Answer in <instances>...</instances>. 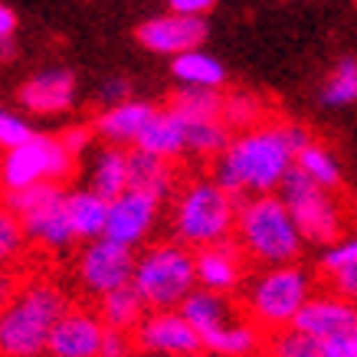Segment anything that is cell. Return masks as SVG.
I'll return each instance as SVG.
<instances>
[{"label": "cell", "mask_w": 357, "mask_h": 357, "mask_svg": "<svg viewBox=\"0 0 357 357\" xmlns=\"http://www.w3.org/2000/svg\"><path fill=\"white\" fill-rule=\"evenodd\" d=\"M131 266H135L131 246H121V243H112V239L98 236L79 256V279L86 285V292L102 298L105 292L131 282Z\"/></svg>", "instance_id": "cell-11"}, {"label": "cell", "mask_w": 357, "mask_h": 357, "mask_svg": "<svg viewBox=\"0 0 357 357\" xmlns=\"http://www.w3.org/2000/svg\"><path fill=\"white\" fill-rule=\"evenodd\" d=\"M98 197H119L121 190H128V164H125V151L119 144H109L105 151H98L96 164H92V187Z\"/></svg>", "instance_id": "cell-26"}, {"label": "cell", "mask_w": 357, "mask_h": 357, "mask_svg": "<svg viewBox=\"0 0 357 357\" xmlns=\"http://www.w3.org/2000/svg\"><path fill=\"white\" fill-rule=\"evenodd\" d=\"M295 167L305 174V177H312L314 184L328 187V190H337L341 187V164H337V158L328 148H321V144H305V148H298L295 151Z\"/></svg>", "instance_id": "cell-28"}, {"label": "cell", "mask_w": 357, "mask_h": 357, "mask_svg": "<svg viewBox=\"0 0 357 357\" xmlns=\"http://www.w3.org/2000/svg\"><path fill=\"white\" fill-rule=\"evenodd\" d=\"M158 210H161V197L148 194V190H131V187L121 190L119 197L109 200L102 239H112L121 246H138L158 223Z\"/></svg>", "instance_id": "cell-10"}, {"label": "cell", "mask_w": 357, "mask_h": 357, "mask_svg": "<svg viewBox=\"0 0 357 357\" xmlns=\"http://www.w3.org/2000/svg\"><path fill=\"white\" fill-rule=\"evenodd\" d=\"M109 200L98 197L96 190H73L66 194V220L76 239H98L105 227Z\"/></svg>", "instance_id": "cell-21"}, {"label": "cell", "mask_w": 357, "mask_h": 357, "mask_svg": "<svg viewBox=\"0 0 357 357\" xmlns=\"http://www.w3.org/2000/svg\"><path fill=\"white\" fill-rule=\"evenodd\" d=\"M69 308L53 282H30L0 305V354L36 357L46 351V337L56 318Z\"/></svg>", "instance_id": "cell-3"}, {"label": "cell", "mask_w": 357, "mask_h": 357, "mask_svg": "<svg viewBox=\"0 0 357 357\" xmlns=\"http://www.w3.org/2000/svg\"><path fill=\"white\" fill-rule=\"evenodd\" d=\"M266 351H269V357H321V341L289 325L279 331H269Z\"/></svg>", "instance_id": "cell-31"}, {"label": "cell", "mask_w": 357, "mask_h": 357, "mask_svg": "<svg viewBox=\"0 0 357 357\" xmlns=\"http://www.w3.org/2000/svg\"><path fill=\"white\" fill-rule=\"evenodd\" d=\"M184 138L187 151L217 158L229 144V128L223 125V119H184Z\"/></svg>", "instance_id": "cell-29"}, {"label": "cell", "mask_w": 357, "mask_h": 357, "mask_svg": "<svg viewBox=\"0 0 357 357\" xmlns=\"http://www.w3.org/2000/svg\"><path fill=\"white\" fill-rule=\"evenodd\" d=\"M23 246H26V236H23V227L17 213L0 200V266H10L23 256Z\"/></svg>", "instance_id": "cell-33"}, {"label": "cell", "mask_w": 357, "mask_h": 357, "mask_svg": "<svg viewBox=\"0 0 357 357\" xmlns=\"http://www.w3.org/2000/svg\"><path fill=\"white\" fill-rule=\"evenodd\" d=\"M131 285L138 289L144 305L154 308V312L177 308L181 298L197 285L194 256L177 243H158V246L144 249L135 259Z\"/></svg>", "instance_id": "cell-5"}, {"label": "cell", "mask_w": 357, "mask_h": 357, "mask_svg": "<svg viewBox=\"0 0 357 357\" xmlns=\"http://www.w3.org/2000/svg\"><path fill=\"white\" fill-rule=\"evenodd\" d=\"M357 98V63L354 56H347L335 66V73L328 76L325 89H321V102L325 105H351Z\"/></svg>", "instance_id": "cell-32"}, {"label": "cell", "mask_w": 357, "mask_h": 357, "mask_svg": "<svg viewBox=\"0 0 357 357\" xmlns=\"http://www.w3.org/2000/svg\"><path fill=\"white\" fill-rule=\"evenodd\" d=\"M10 295H13V279H10V275H3V272H0V305L7 302Z\"/></svg>", "instance_id": "cell-42"}, {"label": "cell", "mask_w": 357, "mask_h": 357, "mask_svg": "<svg viewBox=\"0 0 357 357\" xmlns=\"http://www.w3.org/2000/svg\"><path fill=\"white\" fill-rule=\"evenodd\" d=\"M144 298L138 295V289L125 282L119 289L102 295V308H98V318L105 328H119V331H135L141 318H144Z\"/></svg>", "instance_id": "cell-23"}, {"label": "cell", "mask_w": 357, "mask_h": 357, "mask_svg": "<svg viewBox=\"0 0 357 357\" xmlns=\"http://www.w3.org/2000/svg\"><path fill=\"white\" fill-rule=\"evenodd\" d=\"M135 341L144 351H154V354H200L204 351L200 335L174 308L154 312L151 318L138 321L135 325Z\"/></svg>", "instance_id": "cell-14"}, {"label": "cell", "mask_w": 357, "mask_h": 357, "mask_svg": "<svg viewBox=\"0 0 357 357\" xmlns=\"http://www.w3.org/2000/svg\"><path fill=\"white\" fill-rule=\"evenodd\" d=\"M125 164H128V187L131 190H148L154 197H167L171 190V167L164 158L144 151V148H135V151H125Z\"/></svg>", "instance_id": "cell-22"}, {"label": "cell", "mask_w": 357, "mask_h": 357, "mask_svg": "<svg viewBox=\"0 0 357 357\" xmlns=\"http://www.w3.org/2000/svg\"><path fill=\"white\" fill-rule=\"evenodd\" d=\"M102 318L96 312L82 308H66L56 325L50 328L46 351L53 357H98V341H102Z\"/></svg>", "instance_id": "cell-13"}, {"label": "cell", "mask_w": 357, "mask_h": 357, "mask_svg": "<svg viewBox=\"0 0 357 357\" xmlns=\"http://www.w3.org/2000/svg\"><path fill=\"white\" fill-rule=\"evenodd\" d=\"M292 328L312 337H331L341 331H357V312L351 298L341 295H308L298 314L292 318Z\"/></svg>", "instance_id": "cell-15"}, {"label": "cell", "mask_w": 357, "mask_h": 357, "mask_svg": "<svg viewBox=\"0 0 357 357\" xmlns=\"http://www.w3.org/2000/svg\"><path fill=\"white\" fill-rule=\"evenodd\" d=\"M321 272L331 279L335 295L354 302V289H357V243L354 239H335V246L321 256Z\"/></svg>", "instance_id": "cell-24"}, {"label": "cell", "mask_w": 357, "mask_h": 357, "mask_svg": "<svg viewBox=\"0 0 357 357\" xmlns=\"http://www.w3.org/2000/svg\"><path fill=\"white\" fill-rule=\"evenodd\" d=\"M200 344H204L206 351L223 354V357H246L262 344V335L252 321H246V325H229L227 321V325H220L217 331H210V335L200 337Z\"/></svg>", "instance_id": "cell-27"}, {"label": "cell", "mask_w": 357, "mask_h": 357, "mask_svg": "<svg viewBox=\"0 0 357 357\" xmlns=\"http://www.w3.org/2000/svg\"><path fill=\"white\" fill-rule=\"evenodd\" d=\"M174 76L181 79L184 86L220 89L227 82V69H223V63H217L213 56L197 46V50H187V53L174 56Z\"/></svg>", "instance_id": "cell-25"}, {"label": "cell", "mask_w": 357, "mask_h": 357, "mask_svg": "<svg viewBox=\"0 0 357 357\" xmlns=\"http://www.w3.org/2000/svg\"><path fill=\"white\" fill-rule=\"evenodd\" d=\"M312 295V275L302 266H269L249 289V314L259 331L289 328L305 298Z\"/></svg>", "instance_id": "cell-7"}, {"label": "cell", "mask_w": 357, "mask_h": 357, "mask_svg": "<svg viewBox=\"0 0 357 357\" xmlns=\"http://www.w3.org/2000/svg\"><path fill=\"white\" fill-rule=\"evenodd\" d=\"M98 98H102L105 109H109V105H119V102L128 98V82H125V79H109V82L102 86V92H98Z\"/></svg>", "instance_id": "cell-39"}, {"label": "cell", "mask_w": 357, "mask_h": 357, "mask_svg": "<svg viewBox=\"0 0 357 357\" xmlns=\"http://www.w3.org/2000/svg\"><path fill=\"white\" fill-rule=\"evenodd\" d=\"M295 164V144L285 125H252L217 154L213 181L233 197L272 194Z\"/></svg>", "instance_id": "cell-1"}, {"label": "cell", "mask_w": 357, "mask_h": 357, "mask_svg": "<svg viewBox=\"0 0 357 357\" xmlns=\"http://www.w3.org/2000/svg\"><path fill=\"white\" fill-rule=\"evenodd\" d=\"M220 119L227 128H252L256 119H259V102L252 96H233V98H223L220 105Z\"/></svg>", "instance_id": "cell-34"}, {"label": "cell", "mask_w": 357, "mask_h": 357, "mask_svg": "<svg viewBox=\"0 0 357 357\" xmlns=\"http://www.w3.org/2000/svg\"><path fill=\"white\" fill-rule=\"evenodd\" d=\"M217 0H167V7L174 13H194V17H204Z\"/></svg>", "instance_id": "cell-40"}, {"label": "cell", "mask_w": 357, "mask_h": 357, "mask_svg": "<svg viewBox=\"0 0 357 357\" xmlns=\"http://www.w3.org/2000/svg\"><path fill=\"white\" fill-rule=\"evenodd\" d=\"M138 40L141 46H148L151 53L161 56H177L187 53V50H197V46L206 40V20L204 17H194V13H164V17H154V20L141 23L138 26Z\"/></svg>", "instance_id": "cell-12"}, {"label": "cell", "mask_w": 357, "mask_h": 357, "mask_svg": "<svg viewBox=\"0 0 357 357\" xmlns=\"http://www.w3.org/2000/svg\"><path fill=\"white\" fill-rule=\"evenodd\" d=\"M30 135H33L30 121L20 119V115L10 109H0V151H10V148L23 144Z\"/></svg>", "instance_id": "cell-35"}, {"label": "cell", "mask_w": 357, "mask_h": 357, "mask_svg": "<svg viewBox=\"0 0 357 357\" xmlns=\"http://www.w3.org/2000/svg\"><path fill=\"white\" fill-rule=\"evenodd\" d=\"M239 197L227 194L217 181H194L177 197L174 206V229L187 246H213L227 243L233 233Z\"/></svg>", "instance_id": "cell-4"}, {"label": "cell", "mask_w": 357, "mask_h": 357, "mask_svg": "<svg viewBox=\"0 0 357 357\" xmlns=\"http://www.w3.org/2000/svg\"><path fill=\"white\" fill-rule=\"evenodd\" d=\"M321 357H357V331L321 337Z\"/></svg>", "instance_id": "cell-37"}, {"label": "cell", "mask_w": 357, "mask_h": 357, "mask_svg": "<svg viewBox=\"0 0 357 357\" xmlns=\"http://www.w3.org/2000/svg\"><path fill=\"white\" fill-rule=\"evenodd\" d=\"M89 141H92V131H89L86 125H73V128H66L63 135H59V144H63L73 158H79V154L86 151Z\"/></svg>", "instance_id": "cell-38"}, {"label": "cell", "mask_w": 357, "mask_h": 357, "mask_svg": "<svg viewBox=\"0 0 357 357\" xmlns=\"http://www.w3.org/2000/svg\"><path fill=\"white\" fill-rule=\"evenodd\" d=\"M161 357H200V354H161Z\"/></svg>", "instance_id": "cell-43"}, {"label": "cell", "mask_w": 357, "mask_h": 357, "mask_svg": "<svg viewBox=\"0 0 357 357\" xmlns=\"http://www.w3.org/2000/svg\"><path fill=\"white\" fill-rule=\"evenodd\" d=\"M233 229L239 236V246L262 266H289L302 256L305 239L275 190L252 194L249 200L239 197Z\"/></svg>", "instance_id": "cell-2"}, {"label": "cell", "mask_w": 357, "mask_h": 357, "mask_svg": "<svg viewBox=\"0 0 357 357\" xmlns=\"http://www.w3.org/2000/svg\"><path fill=\"white\" fill-rule=\"evenodd\" d=\"M220 98L217 89L204 86H184L171 102V112H177L181 119H220Z\"/></svg>", "instance_id": "cell-30"}, {"label": "cell", "mask_w": 357, "mask_h": 357, "mask_svg": "<svg viewBox=\"0 0 357 357\" xmlns=\"http://www.w3.org/2000/svg\"><path fill=\"white\" fill-rule=\"evenodd\" d=\"M73 154L66 151L59 138L53 135H36L3 151L0 158V190H20L33 184H66L73 177Z\"/></svg>", "instance_id": "cell-9"}, {"label": "cell", "mask_w": 357, "mask_h": 357, "mask_svg": "<svg viewBox=\"0 0 357 357\" xmlns=\"http://www.w3.org/2000/svg\"><path fill=\"white\" fill-rule=\"evenodd\" d=\"M131 354V335L119 328H105L98 341V357H128Z\"/></svg>", "instance_id": "cell-36"}, {"label": "cell", "mask_w": 357, "mask_h": 357, "mask_svg": "<svg viewBox=\"0 0 357 357\" xmlns=\"http://www.w3.org/2000/svg\"><path fill=\"white\" fill-rule=\"evenodd\" d=\"M23 109L36 112V115H59V112L73 109L76 102V76L69 69H46L20 89Z\"/></svg>", "instance_id": "cell-16"}, {"label": "cell", "mask_w": 357, "mask_h": 357, "mask_svg": "<svg viewBox=\"0 0 357 357\" xmlns=\"http://www.w3.org/2000/svg\"><path fill=\"white\" fill-rule=\"evenodd\" d=\"M197 282L213 292H229L239 285V256L227 243H213V246H200L194 256Z\"/></svg>", "instance_id": "cell-18"}, {"label": "cell", "mask_w": 357, "mask_h": 357, "mask_svg": "<svg viewBox=\"0 0 357 357\" xmlns=\"http://www.w3.org/2000/svg\"><path fill=\"white\" fill-rule=\"evenodd\" d=\"M13 30H17V13H13L10 7H3V3H0V43H3V40H10Z\"/></svg>", "instance_id": "cell-41"}, {"label": "cell", "mask_w": 357, "mask_h": 357, "mask_svg": "<svg viewBox=\"0 0 357 357\" xmlns=\"http://www.w3.org/2000/svg\"><path fill=\"white\" fill-rule=\"evenodd\" d=\"M3 194H7L3 204L17 213L26 243H36L43 249H66L76 239L66 220L63 184H33L20 190H3Z\"/></svg>", "instance_id": "cell-8"}, {"label": "cell", "mask_w": 357, "mask_h": 357, "mask_svg": "<svg viewBox=\"0 0 357 357\" xmlns=\"http://www.w3.org/2000/svg\"><path fill=\"white\" fill-rule=\"evenodd\" d=\"M154 112L158 109H154L151 102L125 98V102H119V105H109V109H105V115L98 119L96 131L109 141V144H119V148L121 144H135L138 135L144 131V125L151 121Z\"/></svg>", "instance_id": "cell-17"}, {"label": "cell", "mask_w": 357, "mask_h": 357, "mask_svg": "<svg viewBox=\"0 0 357 357\" xmlns=\"http://www.w3.org/2000/svg\"><path fill=\"white\" fill-rule=\"evenodd\" d=\"M135 148H144V151L158 154L164 161H171L177 154L187 151V138H184V119L177 112H154L151 121L144 125V131L138 135Z\"/></svg>", "instance_id": "cell-20"}, {"label": "cell", "mask_w": 357, "mask_h": 357, "mask_svg": "<svg viewBox=\"0 0 357 357\" xmlns=\"http://www.w3.org/2000/svg\"><path fill=\"white\" fill-rule=\"evenodd\" d=\"M275 190H279L285 210L292 213L302 239L325 246V243H335V239L344 236V206L335 197V190L314 184L295 164L285 171Z\"/></svg>", "instance_id": "cell-6"}, {"label": "cell", "mask_w": 357, "mask_h": 357, "mask_svg": "<svg viewBox=\"0 0 357 357\" xmlns=\"http://www.w3.org/2000/svg\"><path fill=\"white\" fill-rule=\"evenodd\" d=\"M177 312L187 325L194 328L197 335L204 337L210 331H217L220 325L229 321V302L223 298V292H213V289H190V292L181 298Z\"/></svg>", "instance_id": "cell-19"}]
</instances>
